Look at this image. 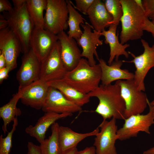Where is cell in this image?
<instances>
[{
	"mask_svg": "<svg viewBox=\"0 0 154 154\" xmlns=\"http://www.w3.org/2000/svg\"><path fill=\"white\" fill-rule=\"evenodd\" d=\"M99 61L102 72V84L108 85L116 80L122 79L130 80L134 79V74L127 70L121 68L123 62L122 61L115 60L110 65H107L102 58L100 59Z\"/></svg>",
	"mask_w": 154,
	"mask_h": 154,
	"instance_id": "19",
	"label": "cell"
},
{
	"mask_svg": "<svg viewBox=\"0 0 154 154\" xmlns=\"http://www.w3.org/2000/svg\"><path fill=\"white\" fill-rule=\"evenodd\" d=\"M58 40L57 35L44 29L34 28L30 41V48L41 62L50 53Z\"/></svg>",
	"mask_w": 154,
	"mask_h": 154,
	"instance_id": "13",
	"label": "cell"
},
{
	"mask_svg": "<svg viewBox=\"0 0 154 154\" xmlns=\"http://www.w3.org/2000/svg\"><path fill=\"white\" fill-rule=\"evenodd\" d=\"M80 26L83 31L80 38L76 41L82 48V57L87 58L90 66H94L96 64L94 56L98 61L100 59L96 50L97 46L102 45L103 41L100 39L101 36L98 32L94 30L92 31V27L88 23L86 22Z\"/></svg>",
	"mask_w": 154,
	"mask_h": 154,
	"instance_id": "14",
	"label": "cell"
},
{
	"mask_svg": "<svg viewBox=\"0 0 154 154\" xmlns=\"http://www.w3.org/2000/svg\"><path fill=\"white\" fill-rule=\"evenodd\" d=\"M143 30L150 33L154 37V24L152 23L148 17H146L143 25Z\"/></svg>",
	"mask_w": 154,
	"mask_h": 154,
	"instance_id": "32",
	"label": "cell"
},
{
	"mask_svg": "<svg viewBox=\"0 0 154 154\" xmlns=\"http://www.w3.org/2000/svg\"><path fill=\"white\" fill-rule=\"evenodd\" d=\"M148 100L149 111L146 114L133 115L125 119L123 126L117 131L118 139L122 141L136 137L140 131L150 134L149 127L154 123V106Z\"/></svg>",
	"mask_w": 154,
	"mask_h": 154,
	"instance_id": "7",
	"label": "cell"
},
{
	"mask_svg": "<svg viewBox=\"0 0 154 154\" xmlns=\"http://www.w3.org/2000/svg\"><path fill=\"white\" fill-rule=\"evenodd\" d=\"M17 118L13 121L12 129L8 133L7 136L5 137L2 135L0 136V154H9L12 147L13 135L18 124Z\"/></svg>",
	"mask_w": 154,
	"mask_h": 154,
	"instance_id": "29",
	"label": "cell"
},
{
	"mask_svg": "<svg viewBox=\"0 0 154 154\" xmlns=\"http://www.w3.org/2000/svg\"><path fill=\"white\" fill-rule=\"evenodd\" d=\"M115 83L120 86L125 103V119L142 113L147 107L148 100L145 93L138 90L133 79L118 80Z\"/></svg>",
	"mask_w": 154,
	"mask_h": 154,
	"instance_id": "5",
	"label": "cell"
},
{
	"mask_svg": "<svg viewBox=\"0 0 154 154\" xmlns=\"http://www.w3.org/2000/svg\"><path fill=\"white\" fill-rule=\"evenodd\" d=\"M99 131V127L90 132L80 133L75 132L68 127L60 126L59 140L62 152L76 147L81 141L87 137L95 136Z\"/></svg>",
	"mask_w": 154,
	"mask_h": 154,
	"instance_id": "22",
	"label": "cell"
},
{
	"mask_svg": "<svg viewBox=\"0 0 154 154\" xmlns=\"http://www.w3.org/2000/svg\"><path fill=\"white\" fill-rule=\"evenodd\" d=\"M40 62L30 48L23 54L17 73L19 86H24L40 79Z\"/></svg>",
	"mask_w": 154,
	"mask_h": 154,
	"instance_id": "16",
	"label": "cell"
},
{
	"mask_svg": "<svg viewBox=\"0 0 154 154\" xmlns=\"http://www.w3.org/2000/svg\"><path fill=\"white\" fill-rule=\"evenodd\" d=\"M72 115L67 113L60 114L52 112H45L34 125H30L27 127L25 131L30 136L35 138L40 144L45 139L46 132L50 126L57 120Z\"/></svg>",
	"mask_w": 154,
	"mask_h": 154,
	"instance_id": "18",
	"label": "cell"
},
{
	"mask_svg": "<svg viewBox=\"0 0 154 154\" xmlns=\"http://www.w3.org/2000/svg\"><path fill=\"white\" fill-rule=\"evenodd\" d=\"M60 125L55 122L51 126V134L45 139L39 146L41 154H61L62 153L59 140Z\"/></svg>",
	"mask_w": 154,
	"mask_h": 154,
	"instance_id": "27",
	"label": "cell"
},
{
	"mask_svg": "<svg viewBox=\"0 0 154 154\" xmlns=\"http://www.w3.org/2000/svg\"><path fill=\"white\" fill-rule=\"evenodd\" d=\"M149 103L151 105L154 106V98L153 100Z\"/></svg>",
	"mask_w": 154,
	"mask_h": 154,
	"instance_id": "43",
	"label": "cell"
},
{
	"mask_svg": "<svg viewBox=\"0 0 154 154\" xmlns=\"http://www.w3.org/2000/svg\"><path fill=\"white\" fill-rule=\"evenodd\" d=\"M28 151L27 154H41L40 146L29 141L27 143Z\"/></svg>",
	"mask_w": 154,
	"mask_h": 154,
	"instance_id": "33",
	"label": "cell"
},
{
	"mask_svg": "<svg viewBox=\"0 0 154 154\" xmlns=\"http://www.w3.org/2000/svg\"><path fill=\"white\" fill-rule=\"evenodd\" d=\"M47 0H27L26 5L34 28L44 29L43 12L46 10Z\"/></svg>",
	"mask_w": 154,
	"mask_h": 154,
	"instance_id": "26",
	"label": "cell"
},
{
	"mask_svg": "<svg viewBox=\"0 0 154 154\" xmlns=\"http://www.w3.org/2000/svg\"><path fill=\"white\" fill-rule=\"evenodd\" d=\"M117 26L112 24L109 27L108 30L101 33H98L105 38L104 42L109 44L110 51V57L108 61V65H110L115 58V61L119 60L120 55H123L126 58L129 57V54L126 49L130 46L129 44H122L119 41L118 35L116 34Z\"/></svg>",
	"mask_w": 154,
	"mask_h": 154,
	"instance_id": "21",
	"label": "cell"
},
{
	"mask_svg": "<svg viewBox=\"0 0 154 154\" xmlns=\"http://www.w3.org/2000/svg\"><path fill=\"white\" fill-rule=\"evenodd\" d=\"M67 71L61 58L58 40L48 55L40 62V79L47 82L62 79Z\"/></svg>",
	"mask_w": 154,
	"mask_h": 154,
	"instance_id": "10",
	"label": "cell"
},
{
	"mask_svg": "<svg viewBox=\"0 0 154 154\" xmlns=\"http://www.w3.org/2000/svg\"><path fill=\"white\" fill-rule=\"evenodd\" d=\"M10 2L7 0H0V12H9L13 9Z\"/></svg>",
	"mask_w": 154,
	"mask_h": 154,
	"instance_id": "34",
	"label": "cell"
},
{
	"mask_svg": "<svg viewBox=\"0 0 154 154\" xmlns=\"http://www.w3.org/2000/svg\"><path fill=\"white\" fill-rule=\"evenodd\" d=\"M116 119L103 120L100 125V130L95 135L94 146L96 154H117L115 146L118 139Z\"/></svg>",
	"mask_w": 154,
	"mask_h": 154,
	"instance_id": "9",
	"label": "cell"
},
{
	"mask_svg": "<svg viewBox=\"0 0 154 154\" xmlns=\"http://www.w3.org/2000/svg\"><path fill=\"white\" fill-rule=\"evenodd\" d=\"M141 41L144 49L143 53L136 56L128 51L129 54H131L133 59L129 61H122L134 64L136 68L134 74V82L138 90L143 92L145 90V78L149 70L154 67V44L150 46L145 40L141 39Z\"/></svg>",
	"mask_w": 154,
	"mask_h": 154,
	"instance_id": "8",
	"label": "cell"
},
{
	"mask_svg": "<svg viewBox=\"0 0 154 154\" xmlns=\"http://www.w3.org/2000/svg\"><path fill=\"white\" fill-rule=\"evenodd\" d=\"M101 76L99 64L91 66L87 60L82 58L77 66L68 71L62 79L78 91L88 94L99 87Z\"/></svg>",
	"mask_w": 154,
	"mask_h": 154,
	"instance_id": "3",
	"label": "cell"
},
{
	"mask_svg": "<svg viewBox=\"0 0 154 154\" xmlns=\"http://www.w3.org/2000/svg\"><path fill=\"white\" fill-rule=\"evenodd\" d=\"M88 94L90 97L98 99L99 103L95 112L102 117L103 120L111 118L125 119V103L121 95L120 86L117 83L101 84Z\"/></svg>",
	"mask_w": 154,
	"mask_h": 154,
	"instance_id": "1",
	"label": "cell"
},
{
	"mask_svg": "<svg viewBox=\"0 0 154 154\" xmlns=\"http://www.w3.org/2000/svg\"><path fill=\"white\" fill-rule=\"evenodd\" d=\"M142 4L145 14L148 18L154 15V0H142Z\"/></svg>",
	"mask_w": 154,
	"mask_h": 154,
	"instance_id": "31",
	"label": "cell"
},
{
	"mask_svg": "<svg viewBox=\"0 0 154 154\" xmlns=\"http://www.w3.org/2000/svg\"><path fill=\"white\" fill-rule=\"evenodd\" d=\"M3 14L8 22V27L18 38L23 54L30 49V41L34 26L28 13L26 3L18 8L13 7Z\"/></svg>",
	"mask_w": 154,
	"mask_h": 154,
	"instance_id": "4",
	"label": "cell"
},
{
	"mask_svg": "<svg viewBox=\"0 0 154 154\" xmlns=\"http://www.w3.org/2000/svg\"><path fill=\"white\" fill-rule=\"evenodd\" d=\"M8 27V22L3 15H0V30L4 29Z\"/></svg>",
	"mask_w": 154,
	"mask_h": 154,
	"instance_id": "37",
	"label": "cell"
},
{
	"mask_svg": "<svg viewBox=\"0 0 154 154\" xmlns=\"http://www.w3.org/2000/svg\"><path fill=\"white\" fill-rule=\"evenodd\" d=\"M7 66L5 58L3 53L0 52V69Z\"/></svg>",
	"mask_w": 154,
	"mask_h": 154,
	"instance_id": "39",
	"label": "cell"
},
{
	"mask_svg": "<svg viewBox=\"0 0 154 154\" xmlns=\"http://www.w3.org/2000/svg\"><path fill=\"white\" fill-rule=\"evenodd\" d=\"M76 147L64 151L62 152L61 154H76L78 151Z\"/></svg>",
	"mask_w": 154,
	"mask_h": 154,
	"instance_id": "40",
	"label": "cell"
},
{
	"mask_svg": "<svg viewBox=\"0 0 154 154\" xmlns=\"http://www.w3.org/2000/svg\"><path fill=\"white\" fill-rule=\"evenodd\" d=\"M0 52L4 55L6 67L9 71L15 68L17 58L22 52V46L19 40L8 27L0 30Z\"/></svg>",
	"mask_w": 154,
	"mask_h": 154,
	"instance_id": "12",
	"label": "cell"
},
{
	"mask_svg": "<svg viewBox=\"0 0 154 154\" xmlns=\"http://www.w3.org/2000/svg\"><path fill=\"white\" fill-rule=\"evenodd\" d=\"M104 3L107 11L113 18L111 25L114 24L118 26L123 13L120 0H106Z\"/></svg>",
	"mask_w": 154,
	"mask_h": 154,
	"instance_id": "28",
	"label": "cell"
},
{
	"mask_svg": "<svg viewBox=\"0 0 154 154\" xmlns=\"http://www.w3.org/2000/svg\"><path fill=\"white\" fill-rule=\"evenodd\" d=\"M66 1L69 12L68 23L69 29L67 34L70 37L76 41L80 38L83 33L80 25L84 24L86 20L73 6L70 1Z\"/></svg>",
	"mask_w": 154,
	"mask_h": 154,
	"instance_id": "25",
	"label": "cell"
},
{
	"mask_svg": "<svg viewBox=\"0 0 154 154\" xmlns=\"http://www.w3.org/2000/svg\"><path fill=\"white\" fill-rule=\"evenodd\" d=\"M49 86L58 90L68 100L82 107L90 102L88 94L78 91L65 82L62 79L47 82Z\"/></svg>",
	"mask_w": 154,
	"mask_h": 154,
	"instance_id": "23",
	"label": "cell"
},
{
	"mask_svg": "<svg viewBox=\"0 0 154 154\" xmlns=\"http://www.w3.org/2000/svg\"><path fill=\"white\" fill-rule=\"evenodd\" d=\"M49 86L47 82L40 79L24 86H19L21 102L37 110L42 109Z\"/></svg>",
	"mask_w": 154,
	"mask_h": 154,
	"instance_id": "11",
	"label": "cell"
},
{
	"mask_svg": "<svg viewBox=\"0 0 154 154\" xmlns=\"http://www.w3.org/2000/svg\"><path fill=\"white\" fill-rule=\"evenodd\" d=\"M123 9L121 19V29L119 38L123 44L129 40L141 38L143 35V25L147 17L143 8L135 0H120Z\"/></svg>",
	"mask_w": 154,
	"mask_h": 154,
	"instance_id": "2",
	"label": "cell"
},
{
	"mask_svg": "<svg viewBox=\"0 0 154 154\" xmlns=\"http://www.w3.org/2000/svg\"><path fill=\"white\" fill-rule=\"evenodd\" d=\"M10 72L9 68L7 67L0 69V84L2 83L3 80L9 77L8 74Z\"/></svg>",
	"mask_w": 154,
	"mask_h": 154,
	"instance_id": "35",
	"label": "cell"
},
{
	"mask_svg": "<svg viewBox=\"0 0 154 154\" xmlns=\"http://www.w3.org/2000/svg\"><path fill=\"white\" fill-rule=\"evenodd\" d=\"M44 112L70 113L82 111V107L67 100L58 90L49 86L42 108Z\"/></svg>",
	"mask_w": 154,
	"mask_h": 154,
	"instance_id": "15",
	"label": "cell"
},
{
	"mask_svg": "<svg viewBox=\"0 0 154 154\" xmlns=\"http://www.w3.org/2000/svg\"><path fill=\"white\" fill-rule=\"evenodd\" d=\"M27 0H13V7L18 8L26 3Z\"/></svg>",
	"mask_w": 154,
	"mask_h": 154,
	"instance_id": "38",
	"label": "cell"
},
{
	"mask_svg": "<svg viewBox=\"0 0 154 154\" xmlns=\"http://www.w3.org/2000/svg\"><path fill=\"white\" fill-rule=\"evenodd\" d=\"M149 18L151 19V21L152 23L154 24V15L149 17Z\"/></svg>",
	"mask_w": 154,
	"mask_h": 154,
	"instance_id": "42",
	"label": "cell"
},
{
	"mask_svg": "<svg viewBox=\"0 0 154 154\" xmlns=\"http://www.w3.org/2000/svg\"><path fill=\"white\" fill-rule=\"evenodd\" d=\"M60 45V54L68 71L75 68L82 59L81 53L76 40L70 37L64 31L57 35Z\"/></svg>",
	"mask_w": 154,
	"mask_h": 154,
	"instance_id": "17",
	"label": "cell"
},
{
	"mask_svg": "<svg viewBox=\"0 0 154 154\" xmlns=\"http://www.w3.org/2000/svg\"><path fill=\"white\" fill-rule=\"evenodd\" d=\"M76 154H96L95 148L94 146L87 147L83 150L78 151Z\"/></svg>",
	"mask_w": 154,
	"mask_h": 154,
	"instance_id": "36",
	"label": "cell"
},
{
	"mask_svg": "<svg viewBox=\"0 0 154 154\" xmlns=\"http://www.w3.org/2000/svg\"><path fill=\"white\" fill-rule=\"evenodd\" d=\"M143 154H154V147L144 151Z\"/></svg>",
	"mask_w": 154,
	"mask_h": 154,
	"instance_id": "41",
	"label": "cell"
},
{
	"mask_svg": "<svg viewBox=\"0 0 154 154\" xmlns=\"http://www.w3.org/2000/svg\"><path fill=\"white\" fill-rule=\"evenodd\" d=\"M94 30L98 33L105 31L111 25L113 18L107 11L104 3L100 0H94L87 15Z\"/></svg>",
	"mask_w": 154,
	"mask_h": 154,
	"instance_id": "20",
	"label": "cell"
},
{
	"mask_svg": "<svg viewBox=\"0 0 154 154\" xmlns=\"http://www.w3.org/2000/svg\"><path fill=\"white\" fill-rule=\"evenodd\" d=\"M94 0H75L76 6L74 7L83 14L87 15L89 8Z\"/></svg>",
	"mask_w": 154,
	"mask_h": 154,
	"instance_id": "30",
	"label": "cell"
},
{
	"mask_svg": "<svg viewBox=\"0 0 154 154\" xmlns=\"http://www.w3.org/2000/svg\"><path fill=\"white\" fill-rule=\"evenodd\" d=\"M20 97V93L18 91L13 95L8 103L0 108V117L3 121L2 129L4 134L7 132V126L9 123L21 114L20 109L17 107Z\"/></svg>",
	"mask_w": 154,
	"mask_h": 154,
	"instance_id": "24",
	"label": "cell"
},
{
	"mask_svg": "<svg viewBox=\"0 0 154 154\" xmlns=\"http://www.w3.org/2000/svg\"><path fill=\"white\" fill-rule=\"evenodd\" d=\"M44 29L56 35L67 29L69 12L64 0H47Z\"/></svg>",
	"mask_w": 154,
	"mask_h": 154,
	"instance_id": "6",
	"label": "cell"
}]
</instances>
